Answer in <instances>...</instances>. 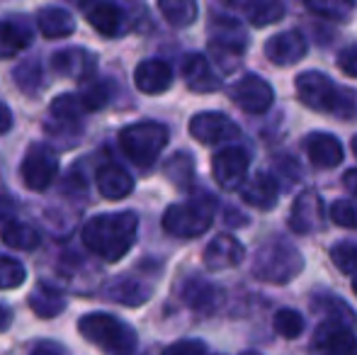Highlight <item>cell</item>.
Masks as SVG:
<instances>
[{
	"mask_svg": "<svg viewBox=\"0 0 357 355\" xmlns=\"http://www.w3.org/2000/svg\"><path fill=\"white\" fill-rule=\"evenodd\" d=\"M137 234L139 217L134 212H107L88 219L83 224L80 239L95 256L107 263H117L134 248Z\"/></svg>",
	"mask_w": 357,
	"mask_h": 355,
	"instance_id": "cell-1",
	"label": "cell"
},
{
	"mask_svg": "<svg viewBox=\"0 0 357 355\" xmlns=\"http://www.w3.org/2000/svg\"><path fill=\"white\" fill-rule=\"evenodd\" d=\"M296 95L309 109L316 112L333 114L338 119H355L357 117V103L353 93L338 88L326 73L321 71H304L294 81Z\"/></svg>",
	"mask_w": 357,
	"mask_h": 355,
	"instance_id": "cell-2",
	"label": "cell"
},
{
	"mask_svg": "<svg viewBox=\"0 0 357 355\" xmlns=\"http://www.w3.org/2000/svg\"><path fill=\"white\" fill-rule=\"evenodd\" d=\"M78 331L93 346L102 348L107 355H134L139 346V336L129 324L112 314L93 312L80 317Z\"/></svg>",
	"mask_w": 357,
	"mask_h": 355,
	"instance_id": "cell-3",
	"label": "cell"
},
{
	"mask_svg": "<svg viewBox=\"0 0 357 355\" xmlns=\"http://www.w3.org/2000/svg\"><path fill=\"white\" fill-rule=\"evenodd\" d=\"M304 270V258L299 248L282 236H273L260 246L253 263V275L260 282L284 285Z\"/></svg>",
	"mask_w": 357,
	"mask_h": 355,
	"instance_id": "cell-4",
	"label": "cell"
},
{
	"mask_svg": "<svg viewBox=\"0 0 357 355\" xmlns=\"http://www.w3.org/2000/svg\"><path fill=\"white\" fill-rule=\"evenodd\" d=\"M214 219V199L197 197L190 202L170 204L163 214V229L170 236L178 239H197L212 227Z\"/></svg>",
	"mask_w": 357,
	"mask_h": 355,
	"instance_id": "cell-5",
	"label": "cell"
},
{
	"mask_svg": "<svg viewBox=\"0 0 357 355\" xmlns=\"http://www.w3.org/2000/svg\"><path fill=\"white\" fill-rule=\"evenodd\" d=\"M168 144V129L158 122H137L119 132L124 156L137 166H151Z\"/></svg>",
	"mask_w": 357,
	"mask_h": 355,
	"instance_id": "cell-6",
	"label": "cell"
},
{
	"mask_svg": "<svg viewBox=\"0 0 357 355\" xmlns=\"http://www.w3.org/2000/svg\"><path fill=\"white\" fill-rule=\"evenodd\" d=\"M245 47H248V37H245L238 20H234V17L214 20L209 52L214 54V61L219 63L226 73L238 66V59Z\"/></svg>",
	"mask_w": 357,
	"mask_h": 355,
	"instance_id": "cell-7",
	"label": "cell"
},
{
	"mask_svg": "<svg viewBox=\"0 0 357 355\" xmlns=\"http://www.w3.org/2000/svg\"><path fill=\"white\" fill-rule=\"evenodd\" d=\"M20 176H22V183L27 190H34V192L47 190L54 183V178L59 176L56 153L44 144H32L27 149V156L22 158Z\"/></svg>",
	"mask_w": 357,
	"mask_h": 355,
	"instance_id": "cell-8",
	"label": "cell"
},
{
	"mask_svg": "<svg viewBox=\"0 0 357 355\" xmlns=\"http://www.w3.org/2000/svg\"><path fill=\"white\" fill-rule=\"evenodd\" d=\"M231 100H234L243 112L263 114L273 107L275 90L265 78L255 76V73H245L243 78H238V81L231 86Z\"/></svg>",
	"mask_w": 357,
	"mask_h": 355,
	"instance_id": "cell-9",
	"label": "cell"
},
{
	"mask_svg": "<svg viewBox=\"0 0 357 355\" xmlns=\"http://www.w3.org/2000/svg\"><path fill=\"white\" fill-rule=\"evenodd\" d=\"M190 134L204 146H216V144L236 142L241 137V129L224 112H199L190 119Z\"/></svg>",
	"mask_w": 357,
	"mask_h": 355,
	"instance_id": "cell-10",
	"label": "cell"
},
{
	"mask_svg": "<svg viewBox=\"0 0 357 355\" xmlns=\"http://www.w3.org/2000/svg\"><path fill=\"white\" fill-rule=\"evenodd\" d=\"M248 166H250V158L243 149L226 146L221 151H216L212 158V173L216 185L224 190H238L245 183Z\"/></svg>",
	"mask_w": 357,
	"mask_h": 355,
	"instance_id": "cell-11",
	"label": "cell"
},
{
	"mask_svg": "<svg viewBox=\"0 0 357 355\" xmlns=\"http://www.w3.org/2000/svg\"><path fill=\"white\" fill-rule=\"evenodd\" d=\"M324 227V199L316 190L296 195L289 214V229L294 234H314Z\"/></svg>",
	"mask_w": 357,
	"mask_h": 355,
	"instance_id": "cell-12",
	"label": "cell"
},
{
	"mask_svg": "<svg viewBox=\"0 0 357 355\" xmlns=\"http://www.w3.org/2000/svg\"><path fill=\"white\" fill-rule=\"evenodd\" d=\"M314 351L319 355H357V336L340 324L324 322L314 333Z\"/></svg>",
	"mask_w": 357,
	"mask_h": 355,
	"instance_id": "cell-13",
	"label": "cell"
},
{
	"mask_svg": "<svg viewBox=\"0 0 357 355\" xmlns=\"http://www.w3.org/2000/svg\"><path fill=\"white\" fill-rule=\"evenodd\" d=\"M306 49H309V44H306L304 34L299 29H287V32H280L268 39L265 56L275 66H291V63L301 61L306 56Z\"/></svg>",
	"mask_w": 357,
	"mask_h": 355,
	"instance_id": "cell-14",
	"label": "cell"
},
{
	"mask_svg": "<svg viewBox=\"0 0 357 355\" xmlns=\"http://www.w3.org/2000/svg\"><path fill=\"white\" fill-rule=\"evenodd\" d=\"M245 258V248L243 243L238 241L236 236L231 234H219L209 241V246L204 248V266L212 273H219V270H229V268H236L241 261Z\"/></svg>",
	"mask_w": 357,
	"mask_h": 355,
	"instance_id": "cell-15",
	"label": "cell"
},
{
	"mask_svg": "<svg viewBox=\"0 0 357 355\" xmlns=\"http://www.w3.org/2000/svg\"><path fill=\"white\" fill-rule=\"evenodd\" d=\"M183 76L188 88L195 90V93H216L221 88V78L216 76L212 61L204 54H190V56H185Z\"/></svg>",
	"mask_w": 357,
	"mask_h": 355,
	"instance_id": "cell-16",
	"label": "cell"
},
{
	"mask_svg": "<svg viewBox=\"0 0 357 355\" xmlns=\"http://www.w3.org/2000/svg\"><path fill=\"white\" fill-rule=\"evenodd\" d=\"M83 10L90 27L98 29L102 37H119V34L127 32V17H124L119 5L93 3V5H83Z\"/></svg>",
	"mask_w": 357,
	"mask_h": 355,
	"instance_id": "cell-17",
	"label": "cell"
},
{
	"mask_svg": "<svg viewBox=\"0 0 357 355\" xmlns=\"http://www.w3.org/2000/svg\"><path fill=\"white\" fill-rule=\"evenodd\" d=\"M52 68L56 73H61L63 78H73V81H85V78L93 76L95 71V56L88 49H61V52L54 54Z\"/></svg>",
	"mask_w": 357,
	"mask_h": 355,
	"instance_id": "cell-18",
	"label": "cell"
},
{
	"mask_svg": "<svg viewBox=\"0 0 357 355\" xmlns=\"http://www.w3.org/2000/svg\"><path fill=\"white\" fill-rule=\"evenodd\" d=\"M134 83L146 95L165 93L173 86V68L160 59H146L134 71Z\"/></svg>",
	"mask_w": 357,
	"mask_h": 355,
	"instance_id": "cell-19",
	"label": "cell"
},
{
	"mask_svg": "<svg viewBox=\"0 0 357 355\" xmlns=\"http://www.w3.org/2000/svg\"><path fill=\"white\" fill-rule=\"evenodd\" d=\"M241 197H243L245 204L255 209H273L280 199L278 180L270 173H255L253 178L241 185Z\"/></svg>",
	"mask_w": 357,
	"mask_h": 355,
	"instance_id": "cell-20",
	"label": "cell"
},
{
	"mask_svg": "<svg viewBox=\"0 0 357 355\" xmlns=\"http://www.w3.org/2000/svg\"><path fill=\"white\" fill-rule=\"evenodd\" d=\"M304 149L316 168H335L343 163V144L333 134H311Z\"/></svg>",
	"mask_w": 357,
	"mask_h": 355,
	"instance_id": "cell-21",
	"label": "cell"
},
{
	"mask_svg": "<svg viewBox=\"0 0 357 355\" xmlns=\"http://www.w3.org/2000/svg\"><path fill=\"white\" fill-rule=\"evenodd\" d=\"M95 183H98V190L105 199H124L134 190V178L117 163H107L100 168Z\"/></svg>",
	"mask_w": 357,
	"mask_h": 355,
	"instance_id": "cell-22",
	"label": "cell"
},
{
	"mask_svg": "<svg viewBox=\"0 0 357 355\" xmlns=\"http://www.w3.org/2000/svg\"><path fill=\"white\" fill-rule=\"evenodd\" d=\"M105 297L124 304V307H139V304L149 302L151 287L139 282L137 278H114L105 285Z\"/></svg>",
	"mask_w": 357,
	"mask_h": 355,
	"instance_id": "cell-23",
	"label": "cell"
},
{
	"mask_svg": "<svg viewBox=\"0 0 357 355\" xmlns=\"http://www.w3.org/2000/svg\"><path fill=\"white\" fill-rule=\"evenodd\" d=\"M180 297H183V302L188 304V307L197 309V312H209V309H214L216 302H219L221 289L202 278H190V280H185L183 287H180Z\"/></svg>",
	"mask_w": 357,
	"mask_h": 355,
	"instance_id": "cell-24",
	"label": "cell"
},
{
	"mask_svg": "<svg viewBox=\"0 0 357 355\" xmlns=\"http://www.w3.org/2000/svg\"><path fill=\"white\" fill-rule=\"evenodd\" d=\"M37 27L47 39H61L75 32V20L63 8H44L37 15Z\"/></svg>",
	"mask_w": 357,
	"mask_h": 355,
	"instance_id": "cell-25",
	"label": "cell"
},
{
	"mask_svg": "<svg viewBox=\"0 0 357 355\" xmlns=\"http://www.w3.org/2000/svg\"><path fill=\"white\" fill-rule=\"evenodd\" d=\"M27 24L20 20H0V59H13L22 54V49L29 47Z\"/></svg>",
	"mask_w": 357,
	"mask_h": 355,
	"instance_id": "cell-26",
	"label": "cell"
},
{
	"mask_svg": "<svg viewBox=\"0 0 357 355\" xmlns=\"http://www.w3.org/2000/svg\"><path fill=\"white\" fill-rule=\"evenodd\" d=\"M29 307L39 319H54L66 309V299L56 287L42 282L29 292Z\"/></svg>",
	"mask_w": 357,
	"mask_h": 355,
	"instance_id": "cell-27",
	"label": "cell"
},
{
	"mask_svg": "<svg viewBox=\"0 0 357 355\" xmlns=\"http://www.w3.org/2000/svg\"><path fill=\"white\" fill-rule=\"evenodd\" d=\"M311 307H314L319 314H326V317H328V322L340 324V326L350 328V331L357 328V314L343 302V299L333 297V294L321 292L319 297L311 299Z\"/></svg>",
	"mask_w": 357,
	"mask_h": 355,
	"instance_id": "cell-28",
	"label": "cell"
},
{
	"mask_svg": "<svg viewBox=\"0 0 357 355\" xmlns=\"http://www.w3.org/2000/svg\"><path fill=\"white\" fill-rule=\"evenodd\" d=\"M229 8L241 10L245 17L250 20L253 27H265V24H275L282 20L284 5L278 0H255V3H229Z\"/></svg>",
	"mask_w": 357,
	"mask_h": 355,
	"instance_id": "cell-29",
	"label": "cell"
},
{
	"mask_svg": "<svg viewBox=\"0 0 357 355\" xmlns=\"http://www.w3.org/2000/svg\"><path fill=\"white\" fill-rule=\"evenodd\" d=\"M49 114H52L49 122H56V124H63V127L78 129L83 114H88V112H85L83 103H80V95L66 93V95H59V98L54 100L52 107H49Z\"/></svg>",
	"mask_w": 357,
	"mask_h": 355,
	"instance_id": "cell-30",
	"label": "cell"
},
{
	"mask_svg": "<svg viewBox=\"0 0 357 355\" xmlns=\"http://www.w3.org/2000/svg\"><path fill=\"white\" fill-rule=\"evenodd\" d=\"M0 239L5 246L15 248V251H34L39 246V232L24 222H8L0 229Z\"/></svg>",
	"mask_w": 357,
	"mask_h": 355,
	"instance_id": "cell-31",
	"label": "cell"
},
{
	"mask_svg": "<svg viewBox=\"0 0 357 355\" xmlns=\"http://www.w3.org/2000/svg\"><path fill=\"white\" fill-rule=\"evenodd\" d=\"M158 10L173 27H190L197 20V3L192 0H160Z\"/></svg>",
	"mask_w": 357,
	"mask_h": 355,
	"instance_id": "cell-32",
	"label": "cell"
},
{
	"mask_svg": "<svg viewBox=\"0 0 357 355\" xmlns=\"http://www.w3.org/2000/svg\"><path fill=\"white\" fill-rule=\"evenodd\" d=\"M357 5L350 3V0H306V10L321 15V17L328 20H348L350 15L355 13Z\"/></svg>",
	"mask_w": 357,
	"mask_h": 355,
	"instance_id": "cell-33",
	"label": "cell"
},
{
	"mask_svg": "<svg viewBox=\"0 0 357 355\" xmlns=\"http://www.w3.org/2000/svg\"><path fill=\"white\" fill-rule=\"evenodd\" d=\"M15 83H17L20 90H24V93L34 95L39 88L44 86V71H42V63L39 61H22L17 68H15Z\"/></svg>",
	"mask_w": 357,
	"mask_h": 355,
	"instance_id": "cell-34",
	"label": "cell"
},
{
	"mask_svg": "<svg viewBox=\"0 0 357 355\" xmlns=\"http://www.w3.org/2000/svg\"><path fill=\"white\" fill-rule=\"evenodd\" d=\"M273 326L282 338L294 341V338H299L304 333V317L299 312H294V309H280L273 319Z\"/></svg>",
	"mask_w": 357,
	"mask_h": 355,
	"instance_id": "cell-35",
	"label": "cell"
},
{
	"mask_svg": "<svg viewBox=\"0 0 357 355\" xmlns=\"http://www.w3.org/2000/svg\"><path fill=\"white\" fill-rule=\"evenodd\" d=\"M165 176L173 180L175 185H180V188L192 183L195 163H192V158H190V153H175V156L165 163Z\"/></svg>",
	"mask_w": 357,
	"mask_h": 355,
	"instance_id": "cell-36",
	"label": "cell"
},
{
	"mask_svg": "<svg viewBox=\"0 0 357 355\" xmlns=\"http://www.w3.org/2000/svg\"><path fill=\"white\" fill-rule=\"evenodd\" d=\"M27 280V270L20 261L0 256V289H15Z\"/></svg>",
	"mask_w": 357,
	"mask_h": 355,
	"instance_id": "cell-37",
	"label": "cell"
},
{
	"mask_svg": "<svg viewBox=\"0 0 357 355\" xmlns=\"http://www.w3.org/2000/svg\"><path fill=\"white\" fill-rule=\"evenodd\" d=\"M331 261L340 273L357 275V246L350 241H340L331 248Z\"/></svg>",
	"mask_w": 357,
	"mask_h": 355,
	"instance_id": "cell-38",
	"label": "cell"
},
{
	"mask_svg": "<svg viewBox=\"0 0 357 355\" xmlns=\"http://www.w3.org/2000/svg\"><path fill=\"white\" fill-rule=\"evenodd\" d=\"M331 219H333L338 227L357 229V202H350V199H335V202L331 204Z\"/></svg>",
	"mask_w": 357,
	"mask_h": 355,
	"instance_id": "cell-39",
	"label": "cell"
},
{
	"mask_svg": "<svg viewBox=\"0 0 357 355\" xmlns=\"http://www.w3.org/2000/svg\"><path fill=\"white\" fill-rule=\"evenodd\" d=\"M80 95V103H83L85 112H95V109L105 107L109 100V88L105 86V83H93V86H88Z\"/></svg>",
	"mask_w": 357,
	"mask_h": 355,
	"instance_id": "cell-40",
	"label": "cell"
},
{
	"mask_svg": "<svg viewBox=\"0 0 357 355\" xmlns=\"http://www.w3.org/2000/svg\"><path fill=\"white\" fill-rule=\"evenodd\" d=\"M163 355H207V346L202 341H195V338H185V341L170 343Z\"/></svg>",
	"mask_w": 357,
	"mask_h": 355,
	"instance_id": "cell-41",
	"label": "cell"
},
{
	"mask_svg": "<svg viewBox=\"0 0 357 355\" xmlns=\"http://www.w3.org/2000/svg\"><path fill=\"white\" fill-rule=\"evenodd\" d=\"M338 68L348 76L357 78V47H348L338 54Z\"/></svg>",
	"mask_w": 357,
	"mask_h": 355,
	"instance_id": "cell-42",
	"label": "cell"
},
{
	"mask_svg": "<svg viewBox=\"0 0 357 355\" xmlns=\"http://www.w3.org/2000/svg\"><path fill=\"white\" fill-rule=\"evenodd\" d=\"M17 212V202L13 199V195L0 192V224L13 222V214Z\"/></svg>",
	"mask_w": 357,
	"mask_h": 355,
	"instance_id": "cell-43",
	"label": "cell"
},
{
	"mask_svg": "<svg viewBox=\"0 0 357 355\" xmlns=\"http://www.w3.org/2000/svg\"><path fill=\"white\" fill-rule=\"evenodd\" d=\"M29 355H68V351L56 341H42L32 348V353Z\"/></svg>",
	"mask_w": 357,
	"mask_h": 355,
	"instance_id": "cell-44",
	"label": "cell"
},
{
	"mask_svg": "<svg viewBox=\"0 0 357 355\" xmlns=\"http://www.w3.org/2000/svg\"><path fill=\"white\" fill-rule=\"evenodd\" d=\"M10 127H13V112H10L8 105L0 103V134L10 132Z\"/></svg>",
	"mask_w": 357,
	"mask_h": 355,
	"instance_id": "cell-45",
	"label": "cell"
},
{
	"mask_svg": "<svg viewBox=\"0 0 357 355\" xmlns=\"http://www.w3.org/2000/svg\"><path fill=\"white\" fill-rule=\"evenodd\" d=\"M343 183H345V188H348V192L355 195V199H357V168H350V171L345 173Z\"/></svg>",
	"mask_w": 357,
	"mask_h": 355,
	"instance_id": "cell-46",
	"label": "cell"
},
{
	"mask_svg": "<svg viewBox=\"0 0 357 355\" xmlns=\"http://www.w3.org/2000/svg\"><path fill=\"white\" fill-rule=\"evenodd\" d=\"M10 324H13V312H10L8 307H3V304H0V333L8 331Z\"/></svg>",
	"mask_w": 357,
	"mask_h": 355,
	"instance_id": "cell-47",
	"label": "cell"
},
{
	"mask_svg": "<svg viewBox=\"0 0 357 355\" xmlns=\"http://www.w3.org/2000/svg\"><path fill=\"white\" fill-rule=\"evenodd\" d=\"M353 153H355V158H357V134L353 137Z\"/></svg>",
	"mask_w": 357,
	"mask_h": 355,
	"instance_id": "cell-48",
	"label": "cell"
},
{
	"mask_svg": "<svg viewBox=\"0 0 357 355\" xmlns=\"http://www.w3.org/2000/svg\"><path fill=\"white\" fill-rule=\"evenodd\" d=\"M353 292L357 294V275H353Z\"/></svg>",
	"mask_w": 357,
	"mask_h": 355,
	"instance_id": "cell-49",
	"label": "cell"
},
{
	"mask_svg": "<svg viewBox=\"0 0 357 355\" xmlns=\"http://www.w3.org/2000/svg\"><path fill=\"white\" fill-rule=\"evenodd\" d=\"M241 355H260V353H255V351H245V353H241Z\"/></svg>",
	"mask_w": 357,
	"mask_h": 355,
	"instance_id": "cell-50",
	"label": "cell"
}]
</instances>
